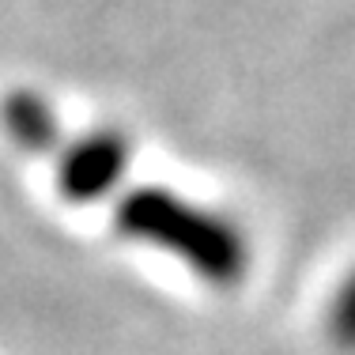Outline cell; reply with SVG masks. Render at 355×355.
Segmentation results:
<instances>
[{
  "instance_id": "cell-1",
  "label": "cell",
  "mask_w": 355,
  "mask_h": 355,
  "mask_svg": "<svg viewBox=\"0 0 355 355\" xmlns=\"http://www.w3.org/2000/svg\"><path fill=\"white\" fill-rule=\"evenodd\" d=\"M114 227L121 239L171 253L212 287H234L250 268V242L231 216L163 185H140L121 197Z\"/></svg>"
},
{
  "instance_id": "cell-2",
  "label": "cell",
  "mask_w": 355,
  "mask_h": 355,
  "mask_svg": "<svg viewBox=\"0 0 355 355\" xmlns=\"http://www.w3.org/2000/svg\"><path fill=\"white\" fill-rule=\"evenodd\" d=\"M57 189L69 205H98L132 163V144L117 129H91L57 148Z\"/></svg>"
},
{
  "instance_id": "cell-3",
  "label": "cell",
  "mask_w": 355,
  "mask_h": 355,
  "mask_svg": "<svg viewBox=\"0 0 355 355\" xmlns=\"http://www.w3.org/2000/svg\"><path fill=\"white\" fill-rule=\"evenodd\" d=\"M0 125H4L8 140L27 155H57V148L64 144L61 117L49 106L46 95L31 87L8 91L0 103Z\"/></svg>"
},
{
  "instance_id": "cell-4",
  "label": "cell",
  "mask_w": 355,
  "mask_h": 355,
  "mask_svg": "<svg viewBox=\"0 0 355 355\" xmlns=\"http://www.w3.org/2000/svg\"><path fill=\"white\" fill-rule=\"evenodd\" d=\"M325 325H329V340H333L340 352L355 355V272L336 287L333 302H329Z\"/></svg>"
}]
</instances>
